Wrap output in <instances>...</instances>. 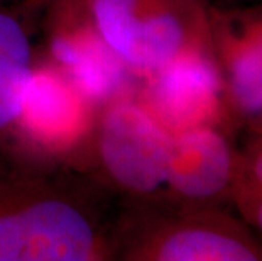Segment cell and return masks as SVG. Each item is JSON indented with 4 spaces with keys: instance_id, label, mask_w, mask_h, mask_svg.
Masks as SVG:
<instances>
[{
    "instance_id": "10",
    "label": "cell",
    "mask_w": 262,
    "mask_h": 261,
    "mask_svg": "<svg viewBox=\"0 0 262 261\" xmlns=\"http://www.w3.org/2000/svg\"><path fill=\"white\" fill-rule=\"evenodd\" d=\"M232 205L237 209L241 219L262 237V190L260 188L241 185L235 187Z\"/></svg>"
},
{
    "instance_id": "7",
    "label": "cell",
    "mask_w": 262,
    "mask_h": 261,
    "mask_svg": "<svg viewBox=\"0 0 262 261\" xmlns=\"http://www.w3.org/2000/svg\"><path fill=\"white\" fill-rule=\"evenodd\" d=\"M141 101L169 132L198 126L228 124L224 83L211 53L194 51L178 56L144 76Z\"/></svg>"
},
{
    "instance_id": "2",
    "label": "cell",
    "mask_w": 262,
    "mask_h": 261,
    "mask_svg": "<svg viewBox=\"0 0 262 261\" xmlns=\"http://www.w3.org/2000/svg\"><path fill=\"white\" fill-rule=\"evenodd\" d=\"M120 261H262V237L225 207L132 202L112 229Z\"/></svg>"
},
{
    "instance_id": "12",
    "label": "cell",
    "mask_w": 262,
    "mask_h": 261,
    "mask_svg": "<svg viewBox=\"0 0 262 261\" xmlns=\"http://www.w3.org/2000/svg\"><path fill=\"white\" fill-rule=\"evenodd\" d=\"M244 129H247L249 132H257V134H262V112L255 119L250 121Z\"/></svg>"
},
{
    "instance_id": "5",
    "label": "cell",
    "mask_w": 262,
    "mask_h": 261,
    "mask_svg": "<svg viewBox=\"0 0 262 261\" xmlns=\"http://www.w3.org/2000/svg\"><path fill=\"white\" fill-rule=\"evenodd\" d=\"M208 29L228 124L235 132L262 112V0L228 7L210 0Z\"/></svg>"
},
{
    "instance_id": "8",
    "label": "cell",
    "mask_w": 262,
    "mask_h": 261,
    "mask_svg": "<svg viewBox=\"0 0 262 261\" xmlns=\"http://www.w3.org/2000/svg\"><path fill=\"white\" fill-rule=\"evenodd\" d=\"M31 0H0V132L19 122L34 73L29 15Z\"/></svg>"
},
{
    "instance_id": "4",
    "label": "cell",
    "mask_w": 262,
    "mask_h": 261,
    "mask_svg": "<svg viewBox=\"0 0 262 261\" xmlns=\"http://www.w3.org/2000/svg\"><path fill=\"white\" fill-rule=\"evenodd\" d=\"M171 134L139 98H117L97 131L103 176L132 202H163Z\"/></svg>"
},
{
    "instance_id": "1",
    "label": "cell",
    "mask_w": 262,
    "mask_h": 261,
    "mask_svg": "<svg viewBox=\"0 0 262 261\" xmlns=\"http://www.w3.org/2000/svg\"><path fill=\"white\" fill-rule=\"evenodd\" d=\"M105 259L112 231L80 193L34 173L0 176V261Z\"/></svg>"
},
{
    "instance_id": "3",
    "label": "cell",
    "mask_w": 262,
    "mask_h": 261,
    "mask_svg": "<svg viewBox=\"0 0 262 261\" xmlns=\"http://www.w3.org/2000/svg\"><path fill=\"white\" fill-rule=\"evenodd\" d=\"M86 2L95 34L130 73L142 78L181 54L211 53L210 0Z\"/></svg>"
},
{
    "instance_id": "11",
    "label": "cell",
    "mask_w": 262,
    "mask_h": 261,
    "mask_svg": "<svg viewBox=\"0 0 262 261\" xmlns=\"http://www.w3.org/2000/svg\"><path fill=\"white\" fill-rule=\"evenodd\" d=\"M37 9L41 7H53V5H70V4H78L80 0H31Z\"/></svg>"
},
{
    "instance_id": "6",
    "label": "cell",
    "mask_w": 262,
    "mask_h": 261,
    "mask_svg": "<svg viewBox=\"0 0 262 261\" xmlns=\"http://www.w3.org/2000/svg\"><path fill=\"white\" fill-rule=\"evenodd\" d=\"M220 126H198L171 134L164 200L194 207L232 205L241 149Z\"/></svg>"
},
{
    "instance_id": "9",
    "label": "cell",
    "mask_w": 262,
    "mask_h": 261,
    "mask_svg": "<svg viewBox=\"0 0 262 261\" xmlns=\"http://www.w3.org/2000/svg\"><path fill=\"white\" fill-rule=\"evenodd\" d=\"M241 183L262 190V134L257 132H249V141L245 148L241 149L237 185Z\"/></svg>"
}]
</instances>
